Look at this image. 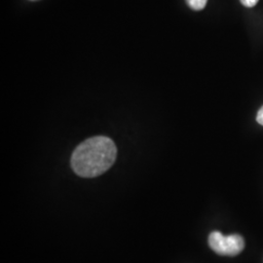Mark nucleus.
Wrapping results in <instances>:
<instances>
[{
  "instance_id": "obj_2",
  "label": "nucleus",
  "mask_w": 263,
  "mask_h": 263,
  "mask_svg": "<svg viewBox=\"0 0 263 263\" xmlns=\"http://www.w3.org/2000/svg\"><path fill=\"white\" fill-rule=\"evenodd\" d=\"M209 245L217 254L235 256L244 250L245 241L242 236H224L218 231H214L209 236Z\"/></svg>"
},
{
  "instance_id": "obj_1",
  "label": "nucleus",
  "mask_w": 263,
  "mask_h": 263,
  "mask_svg": "<svg viewBox=\"0 0 263 263\" xmlns=\"http://www.w3.org/2000/svg\"><path fill=\"white\" fill-rule=\"evenodd\" d=\"M117 156L111 139L99 136L80 143L71 156V168L82 178H96L109 169Z\"/></svg>"
},
{
  "instance_id": "obj_5",
  "label": "nucleus",
  "mask_w": 263,
  "mask_h": 263,
  "mask_svg": "<svg viewBox=\"0 0 263 263\" xmlns=\"http://www.w3.org/2000/svg\"><path fill=\"white\" fill-rule=\"evenodd\" d=\"M256 121L263 126V106L258 110L256 115Z\"/></svg>"
},
{
  "instance_id": "obj_3",
  "label": "nucleus",
  "mask_w": 263,
  "mask_h": 263,
  "mask_svg": "<svg viewBox=\"0 0 263 263\" xmlns=\"http://www.w3.org/2000/svg\"><path fill=\"white\" fill-rule=\"evenodd\" d=\"M208 0H186L188 6L194 11H201L207 5Z\"/></svg>"
},
{
  "instance_id": "obj_4",
  "label": "nucleus",
  "mask_w": 263,
  "mask_h": 263,
  "mask_svg": "<svg viewBox=\"0 0 263 263\" xmlns=\"http://www.w3.org/2000/svg\"><path fill=\"white\" fill-rule=\"evenodd\" d=\"M241 1V3L246 6V7H249V8H251V7H254L255 6L256 4H257V2H258V0H240Z\"/></svg>"
},
{
  "instance_id": "obj_6",
  "label": "nucleus",
  "mask_w": 263,
  "mask_h": 263,
  "mask_svg": "<svg viewBox=\"0 0 263 263\" xmlns=\"http://www.w3.org/2000/svg\"><path fill=\"white\" fill-rule=\"evenodd\" d=\"M31 1H35V0H31Z\"/></svg>"
}]
</instances>
